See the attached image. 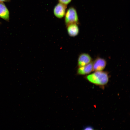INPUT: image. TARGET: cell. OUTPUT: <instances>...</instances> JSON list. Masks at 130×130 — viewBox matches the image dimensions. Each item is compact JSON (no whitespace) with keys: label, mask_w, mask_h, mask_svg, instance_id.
Masks as SVG:
<instances>
[{"label":"cell","mask_w":130,"mask_h":130,"mask_svg":"<svg viewBox=\"0 0 130 130\" xmlns=\"http://www.w3.org/2000/svg\"><path fill=\"white\" fill-rule=\"evenodd\" d=\"M0 17L6 20H9V13L5 5L0 3Z\"/></svg>","instance_id":"ba28073f"},{"label":"cell","mask_w":130,"mask_h":130,"mask_svg":"<svg viewBox=\"0 0 130 130\" xmlns=\"http://www.w3.org/2000/svg\"><path fill=\"white\" fill-rule=\"evenodd\" d=\"M65 16V21L66 26L72 24H77L78 22L77 13L75 9L73 7H70L67 10Z\"/></svg>","instance_id":"7a4b0ae2"},{"label":"cell","mask_w":130,"mask_h":130,"mask_svg":"<svg viewBox=\"0 0 130 130\" xmlns=\"http://www.w3.org/2000/svg\"><path fill=\"white\" fill-rule=\"evenodd\" d=\"M84 130H93V128L91 126H88L85 127L84 129Z\"/></svg>","instance_id":"30bf717a"},{"label":"cell","mask_w":130,"mask_h":130,"mask_svg":"<svg viewBox=\"0 0 130 130\" xmlns=\"http://www.w3.org/2000/svg\"><path fill=\"white\" fill-rule=\"evenodd\" d=\"M6 0H0V1L1 2L5 1Z\"/></svg>","instance_id":"8fae6325"},{"label":"cell","mask_w":130,"mask_h":130,"mask_svg":"<svg viewBox=\"0 0 130 130\" xmlns=\"http://www.w3.org/2000/svg\"><path fill=\"white\" fill-rule=\"evenodd\" d=\"M92 59L88 54L83 53L79 56L78 60V65L79 67L85 66L92 61Z\"/></svg>","instance_id":"5b68a950"},{"label":"cell","mask_w":130,"mask_h":130,"mask_svg":"<svg viewBox=\"0 0 130 130\" xmlns=\"http://www.w3.org/2000/svg\"><path fill=\"white\" fill-rule=\"evenodd\" d=\"M93 71H101L105 68L107 62L104 59L100 57H97L92 61Z\"/></svg>","instance_id":"3957f363"},{"label":"cell","mask_w":130,"mask_h":130,"mask_svg":"<svg viewBox=\"0 0 130 130\" xmlns=\"http://www.w3.org/2000/svg\"><path fill=\"white\" fill-rule=\"evenodd\" d=\"M85 79L90 82L96 85L103 86L108 83L109 79L108 73L102 71H95L85 77Z\"/></svg>","instance_id":"6da1fadb"},{"label":"cell","mask_w":130,"mask_h":130,"mask_svg":"<svg viewBox=\"0 0 130 130\" xmlns=\"http://www.w3.org/2000/svg\"><path fill=\"white\" fill-rule=\"evenodd\" d=\"M92 72H93L92 61L85 66L78 67L77 72L78 75H85L89 74Z\"/></svg>","instance_id":"8992f818"},{"label":"cell","mask_w":130,"mask_h":130,"mask_svg":"<svg viewBox=\"0 0 130 130\" xmlns=\"http://www.w3.org/2000/svg\"><path fill=\"white\" fill-rule=\"evenodd\" d=\"M67 5L59 3L54 7L53 13L55 16L58 18H61L65 15Z\"/></svg>","instance_id":"277c9868"},{"label":"cell","mask_w":130,"mask_h":130,"mask_svg":"<svg viewBox=\"0 0 130 130\" xmlns=\"http://www.w3.org/2000/svg\"><path fill=\"white\" fill-rule=\"evenodd\" d=\"M59 3L67 5L72 0H58Z\"/></svg>","instance_id":"9c48e42d"},{"label":"cell","mask_w":130,"mask_h":130,"mask_svg":"<svg viewBox=\"0 0 130 130\" xmlns=\"http://www.w3.org/2000/svg\"><path fill=\"white\" fill-rule=\"evenodd\" d=\"M67 32L71 37H74L77 35L79 33V28L77 24L73 23L66 26Z\"/></svg>","instance_id":"52a82bcc"}]
</instances>
